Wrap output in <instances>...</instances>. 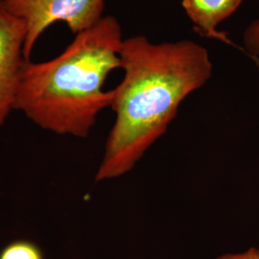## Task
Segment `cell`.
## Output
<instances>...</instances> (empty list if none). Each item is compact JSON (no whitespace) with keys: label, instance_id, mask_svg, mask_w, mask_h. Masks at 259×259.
I'll use <instances>...</instances> for the list:
<instances>
[{"label":"cell","instance_id":"cell-6","mask_svg":"<svg viewBox=\"0 0 259 259\" xmlns=\"http://www.w3.org/2000/svg\"><path fill=\"white\" fill-rule=\"evenodd\" d=\"M0 259H45L42 250L32 241H13L0 251Z\"/></svg>","mask_w":259,"mask_h":259},{"label":"cell","instance_id":"cell-4","mask_svg":"<svg viewBox=\"0 0 259 259\" xmlns=\"http://www.w3.org/2000/svg\"><path fill=\"white\" fill-rule=\"evenodd\" d=\"M23 20L12 15L0 0V125L14 110L20 75L26 60L23 47L26 38Z\"/></svg>","mask_w":259,"mask_h":259},{"label":"cell","instance_id":"cell-2","mask_svg":"<svg viewBox=\"0 0 259 259\" xmlns=\"http://www.w3.org/2000/svg\"><path fill=\"white\" fill-rule=\"evenodd\" d=\"M122 34L114 17H104L77 34L61 55L23 65L14 110L42 129L87 138L100 111L111 107L113 90H103L120 67Z\"/></svg>","mask_w":259,"mask_h":259},{"label":"cell","instance_id":"cell-1","mask_svg":"<svg viewBox=\"0 0 259 259\" xmlns=\"http://www.w3.org/2000/svg\"><path fill=\"white\" fill-rule=\"evenodd\" d=\"M124 78L113 90L115 122L107 139L96 182L130 172L163 136L181 103L212 73L207 50L192 40L152 44L143 36L123 39Z\"/></svg>","mask_w":259,"mask_h":259},{"label":"cell","instance_id":"cell-5","mask_svg":"<svg viewBox=\"0 0 259 259\" xmlns=\"http://www.w3.org/2000/svg\"><path fill=\"white\" fill-rule=\"evenodd\" d=\"M242 0H183L187 16L207 36H216L215 28L239 7Z\"/></svg>","mask_w":259,"mask_h":259},{"label":"cell","instance_id":"cell-7","mask_svg":"<svg viewBox=\"0 0 259 259\" xmlns=\"http://www.w3.org/2000/svg\"><path fill=\"white\" fill-rule=\"evenodd\" d=\"M244 47L250 57L259 56V19L251 22L244 33Z\"/></svg>","mask_w":259,"mask_h":259},{"label":"cell","instance_id":"cell-9","mask_svg":"<svg viewBox=\"0 0 259 259\" xmlns=\"http://www.w3.org/2000/svg\"><path fill=\"white\" fill-rule=\"evenodd\" d=\"M253 61H254V63H255V65H257V67H258L259 69V56L258 57H250Z\"/></svg>","mask_w":259,"mask_h":259},{"label":"cell","instance_id":"cell-8","mask_svg":"<svg viewBox=\"0 0 259 259\" xmlns=\"http://www.w3.org/2000/svg\"><path fill=\"white\" fill-rule=\"evenodd\" d=\"M214 259H259V249L250 248L244 252L226 253Z\"/></svg>","mask_w":259,"mask_h":259},{"label":"cell","instance_id":"cell-3","mask_svg":"<svg viewBox=\"0 0 259 259\" xmlns=\"http://www.w3.org/2000/svg\"><path fill=\"white\" fill-rule=\"evenodd\" d=\"M105 0H4L10 13L24 21L26 38L23 56L30 61L38 37L50 25L65 22L79 34L102 19Z\"/></svg>","mask_w":259,"mask_h":259}]
</instances>
